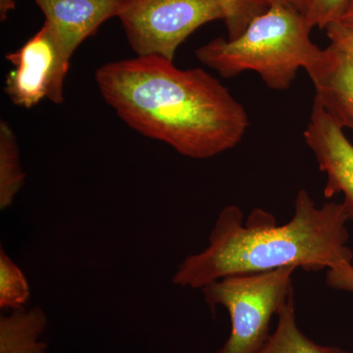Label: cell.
Segmentation results:
<instances>
[{"label": "cell", "mask_w": 353, "mask_h": 353, "mask_svg": "<svg viewBox=\"0 0 353 353\" xmlns=\"http://www.w3.org/2000/svg\"><path fill=\"white\" fill-rule=\"evenodd\" d=\"M94 80L125 124L183 157L208 159L233 150L250 127L243 104L201 68L137 57L102 65Z\"/></svg>", "instance_id": "obj_1"}, {"label": "cell", "mask_w": 353, "mask_h": 353, "mask_svg": "<svg viewBox=\"0 0 353 353\" xmlns=\"http://www.w3.org/2000/svg\"><path fill=\"white\" fill-rule=\"evenodd\" d=\"M348 220L343 202L318 208L305 190L297 192L292 219L280 226L262 209L253 210L243 224V211L228 205L218 215L208 248L183 260L172 282L202 290L232 276L285 267L316 272L352 262Z\"/></svg>", "instance_id": "obj_2"}, {"label": "cell", "mask_w": 353, "mask_h": 353, "mask_svg": "<svg viewBox=\"0 0 353 353\" xmlns=\"http://www.w3.org/2000/svg\"><path fill=\"white\" fill-rule=\"evenodd\" d=\"M312 29L303 14L269 7L239 38L212 39L197 48L196 57L223 78L254 72L269 88L285 90L299 70H305L321 53L311 39Z\"/></svg>", "instance_id": "obj_3"}, {"label": "cell", "mask_w": 353, "mask_h": 353, "mask_svg": "<svg viewBox=\"0 0 353 353\" xmlns=\"http://www.w3.org/2000/svg\"><path fill=\"white\" fill-rule=\"evenodd\" d=\"M285 267L264 273L232 276L202 289L209 307L229 312L231 333L217 353H259L270 339V324L294 297L292 274Z\"/></svg>", "instance_id": "obj_4"}, {"label": "cell", "mask_w": 353, "mask_h": 353, "mask_svg": "<svg viewBox=\"0 0 353 353\" xmlns=\"http://www.w3.org/2000/svg\"><path fill=\"white\" fill-rule=\"evenodd\" d=\"M118 19L138 57L174 61L181 44L199 28L224 21L220 0H129Z\"/></svg>", "instance_id": "obj_5"}, {"label": "cell", "mask_w": 353, "mask_h": 353, "mask_svg": "<svg viewBox=\"0 0 353 353\" xmlns=\"http://www.w3.org/2000/svg\"><path fill=\"white\" fill-rule=\"evenodd\" d=\"M12 69L7 74L4 92L19 108L31 109L43 99L60 104L70 60L46 24L21 48L7 53Z\"/></svg>", "instance_id": "obj_6"}, {"label": "cell", "mask_w": 353, "mask_h": 353, "mask_svg": "<svg viewBox=\"0 0 353 353\" xmlns=\"http://www.w3.org/2000/svg\"><path fill=\"white\" fill-rule=\"evenodd\" d=\"M303 136L320 171L326 175L324 196L343 194V204L353 219V145L316 99Z\"/></svg>", "instance_id": "obj_7"}, {"label": "cell", "mask_w": 353, "mask_h": 353, "mask_svg": "<svg viewBox=\"0 0 353 353\" xmlns=\"http://www.w3.org/2000/svg\"><path fill=\"white\" fill-rule=\"evenodd\" d=\"M65 55L77 48L102 24L119 16L129 0H34Z\"/></svg>", "instance_id": "obj_8"}, {"label": "cell", "mask_w": 353, "mask_h": 353, "mask_svg": "<svg viewBox=\"0 0 353 353\" xmlns=\"http://www.w3.org/2000/svg\"><path fill=\"white\" fill-rule=\"evenodd\" d=\"M316 101L343 130L353 131V60L330 43L306 67Z\"/></svg>", "instance_id": "obj_9"}, {"label": "cell", "mask_w": 353, "mask_h": 353, "mask_svg": "<svg viewBox=\"0 0 353 353\" xmlns=\"http://www.w3.org/2000/svg\"><path fill=\"white\" fill-rule=\"evenodd\" d=\"M46 316L39 306L30 310L17 309L0 318V353H46L39 341L46 326Z\"/></svg>", "instance_id": "obj_10"}, {"label": "cell", "mask_w": 353, "mask_h": 353, "mask_svg": "<svg viewBox=\"0 0 353 353\" xmlns=\"http://www.w3.org/2000/svg\"><path fill=\"white\" fill-rule=\"evenodd\" d=\"M275 331L259 353H350L336 347L316 343L297 326L294 297L278 313Z\"/></svg>", "instance_id": "obj_11"}, {"label": "cell", "mask_w": 353, "mask_h": 353, "mask_svg": "<svg viewBox=\"0 0 353 353\" xmlns=\"http://www.w3.org/2000/svg\"><path fill=\"white\" fill-rule=\"evenodd\" d=\"M26 174L21 165L15 132L6 120L0 122V209L12 205L24 185Z\"/></svg>", "instance_id": "obj_12"}, {"label": "cell", "mask_w": 353, "mask_h": 353, "mask_svg": "<svg viewBox=\"0 0 353 353\" xmlns=\"http://www.w3.org/2000/svg\"><path fill=\"white\" fill-rule=\"evenodd\" d=\"M24 273L3 250H0V308H23L30 299Z\"/></svg>", "instance_id": "obj_13"}, {"label": "cell", "mask_w": 353, "mask_h": 353, "mask_svg": "<svg viewBox=\"0 0 353 353\" xmlns=\"http://www.w3.org/2000/svg\"><path fill=\"white\" fill-rule=\"evenodd\" d=\"M224 10V23L226 25L228 39L239 38L250 22L267 10L256 0H220Z\"/></svg>", "instance_id": "obj_14"}, {"label": "cell", "mask_w": 353, "mask_h": 353, "mask_svg": "<svg viewBox=\"0 0 353 353\" xmlns=\"http://www.w3.org/2000/svg\"><path fill=\"white\" fill-rule=\"evenodd\" d=\"M352 0H312L305 19L312 28L325 29L332 23L339 22Z\"/></svg>", "instance_id": "obj_15"}, {"label": "cell", "mask_w": 353, "mask_h": 353, "mask_svg": "<svg viewBox=\"0 0 353 353\" xmlns=\"http://www.w3.org/2000/svg\"><path fill=\"white\" fill-rule=\"evenodd\" d=\"M325 30L330 43L333 44L353 60V26L334 22L327 26Z\"/></svg>", "instance_id": "obj_16"}, {"label": "cell", "mask_w": 353, "mask_h": 353, "mask_svg": "<svg viewBox=\"0 0 353 353\" xmlns=\"http://www.w3.org/2000/svg\"><path fill=\"white\" fill-rule=\"evenodd\" d=\"M326 284L332 289L343 290L353 294V265L352 262H343L328 269Z\"/></svg>", "instance_id": "obj_17"}, {"label": "cell", "mask_w": 353, "mask_h": 353, "mask_svg": "<svg viewBox=\"0 0 353 353\" xmlns=\"http://www.w3.org/2000/svg\"><path fill=\"white\" fill-rule=\"evenodd\" d=\"M256 1L261 3L262 6H266L267 8L278 6L292 9V10L303 14L305 17L312 0H256Z\"/></svg>", "instance_id": "obj_18"}, {"label": "cell", "mask_w": 353, "mask_h": 353, "mask_svg": "<svg viewBox=\"0 0 353 353\" xmlns=\"http://www.w3.org/2000/svg\"><path fill=\"white\" fill-rule=\"evenodd\" d=\"M15 7V0H0V15L1 20H6L9 12Z\"/></svg>", "instance_id": "obj_19"}, {"label": "cell", "mask_w": 353, "mask_h": 353, "mask_svg": "<svg viewBox=\"0 0 353 353\" xmlns=\"http://www.w3.org/2000/svg\"><path fill=\"white\" fill-rule=\"evenodd\" d=\"M339 22L343 23V24L353 26V0L350 2L347 11H345V13L343 14V17L341 18V20L339 21Z\"/></svg>", "instance_id": "obj_20"}]
</instances>
